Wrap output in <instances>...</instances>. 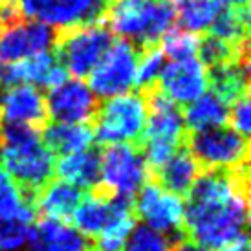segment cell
<instances>
[{
	"label": "cell",
	"mask_w": 251,
	"mask_h": 251,
	"mask_svg": "<svg viewBox=\"0 0 251 251\" xmlns=\"http://www.w3.org/2000/svg\"><path fill=\"white\" fill-rule=\"evenodd\" d=\"M35 215L33 203L24 196L21 187L0 169V220H17L31 226Z\"/></svg>",
	"instance_id": "obj_24"
},
{
	"label": "cell",
	"mask_w": 251,
	"mask_h": 251,
	"mask_svg": "<svg viewBox=\"0 0 251 251\" xmlns=\"http://www.w3.org/2000/svg\"><path fill=\"white\" fill-rule=\"evenodd\" d=\"M181 114H183L185 130L200 132V130H209V128L226 125L229 105L224 103L213 92H205L193 103H189L185 106V112H181Z\"/></svg>",
	"instance_id": "obj_22"
},
{
	"label": "cell",
	"mask_w": 251,
	"mask_h": 251,
	"mask_svg": "<svg viewBox=\"0 0 251 251\" xmlns=\"http://www.w3.org/2000/svg\"><path fill=\"white\" fill-rule=\"evenodd\" d=\"M83 189L63 180H51L35 195L33 207L42 218L68 222L75 213L77 205L83 200Z\"/></svg>",
	"instance_id": "obj_16"
},
{
	"label": "cell",
	"mask_w": 251,
	"mask_h": 251,
	"mask_svg": "<svg viewBox=\"0 0 251 251\" xmlns=\"http://www.w3.org/2000/svg\"><path fill=\"white\" fill-rule=\"evenodd\" d=\"M84 251H88V250H84Z\"/></svg>",
	"instance_id": "obj_37"
},
{
	"label": "cell",
	"mask_w": 251,
	"mask_h": 251,
	"mask_svg": "<svg viewBox=\"0 0 251 251\" xmlns=\"http://www.w3.org/2000/svg\"><path fill=\"white\" fill-rule=\"evenodd\" d=\"M163 66H165V57L161 53L160 44L140 50L138 70H136V83H134L138 92L149 90V88L156 86Z\"/></svg>",
	"instance_id": "obj_28"
},
{
	"label": "cell",
	"mask_w": 251,
	"mask_h": 251,
	"mask_svg": "<svg viewBox=\"0 0 251 251\" xmlns=\"http://www.w3.org/2000/svg\"><path fill=\"white\" fill-rule=\"evenodd\" d=\"M175 22L176 11L171 0H110L105 13L112 35L132 42L138 50L160 44Z\"/></svg>",
	"instance_id": "obj_2"
},
{
	"label": "cell",
	"mask_w": 251,
	"mask_h": 251,
	"mask_svg": "<svg viewBox=\"0 0 251 251\" xmlns=\"http://www.w3.org/2000/svg\"><path fill=\"white\" fill-rule=\"evenodd\" d=\"M220 7H246L248 0H215Z\"/></svg>",
	"instance_id": "obj_32"
},
{
	"label": "cell",
	"mask_w": 251,
	"mask_h": 251,
	"mask_svg": "<svg viewBox=\"0 0 251 251\" xmlns=\"http://www.w3.org/2000/svg\"><path fill=\"white\" fill-rule=\"evenodd\" d=\"M198 44H200V37L196 33L185 31L181 28H171L161 37L160 50L163 57H167L171 61H185L198 55Z\"/></svg>",
	"instance_id": "obj_27"
},
{
	"label": "cell",
	"mask_w": 251,
	"mask_h": 251,
	"mask_svg": "<svg viewBox=\"0 0 251 251\" xmlns=\"http://www.w3.org/2000/svg\"><path fill=\"white\" fill-rule=\"evenodd\" d=\"M180 28L191 33H203L211 28L220 6L215 0H171Z\"/></svg>",
	"instance_id": "obj_25"
},
{
	"label": "cell",
	"mask_w": 251,
	"mask_h": 251,
	"mask_svg": "<svg viewBox=\"0 0 251 251\" xmlns=\"http://www.w3.org/2000/svg\"><path fill=\"white\" fill-rule=\"evenodd\" d=\"M28 244L31 251H84L88 240L79 231L63 220L41 218L29 226Z\"/></svg>",
	"instance_id": "obj_15"
},
{
	"label": "cell",
	"mask_w": 251,
	"mask_h": 251,
	"mask_svg": "<svg viewBox=\"0 0 251 251\" xmlns=\"http://www.w3.org/2000/svg\"><path fill=\"white\" fill-rule=\"evenodd\" d=\"M203 169L195 156L191 154L187 147L183 145L178 149L167 163H163L152 175V180L158 181L161 187L175 193L178 196H187L195 181L200 178Z\"/></svg>",
	"instance_id": "obj_17"
},
{
	"label": "cell",
	"mask_w": 251,
	"mask_h": 251,
	"mask_svg": "<svg viewBox=\"0 0 251 251\" xmlns=\"http://www.w3.org/2000/svg\"><path fill=\"white\" fill-rule=\"evenodd\" d=\"M106 7L108 0H55L42 22L55 29L105 22Z\"/></svg>",
	"instance_id": "obj_18"
},
{
	"label": "cell",
	"mask_w": 251,
	"mask_h": 251,
	"mask_svg": "<svg viewBox=\"0 0 251 251\" xmlns=\"http://www.w3.org/2000/svg\"><path fill=\"white\" fill-rule=\"evenodd\" d=\"M147 125V101L140 92H126L108 98L99 105L92 121L94 140L99 145L134 143L140 145Z\"/></svg>",
	"instance_id": "obj_4"
},
{
	"label": "cell",
	"mask_w": 251,
	"mask_h": 251,
	"mask_svg": "<svg viewBox=\"0 0 251 251\" xmlns=\"http://www.w3.org/2000/svg\"><path fill=\"white\" fill-rule=\"evenodd\" d=\"M46 96L31 84L6 86L0 92V123L26 125L42 130L48 125Z\"/></svg>",
	"instance_id": "obj_13"
},
{
	"label": "cell",
	"mask_w": 251,
	"mask_h": 251,
	"mask_svg": "<svg viewBox=\"0 0 251 251\" xmlns=\"http://www.w3.org/2000/svg\"><path fill=\"white\" fill-rule=\"evenodd\" d=\"M0 2H4V0H0Z\"/></svg>",
	"instance_id": "obj_36"
},
{
	"label": "cell",
	"mask_w": 251,
	"mask_h": 251,
	"mask_svg": "<svg viewBox=\"0 0 251 251\" xmlns=\"http://www.w3.org/2000/svg\"><path fill=\"white\" fill-rule=\"evenodd\" d=\"M108 2H110V0H108Z\"/></svg>",
	"instance_id": "obj_38"
},
{
	"label": "cell",
	"mask_w": 251,
	"mask_h": 251,
	"mask_svg": "<svg viewBox=\"0 0 251 251\" xmlns=\"http://www.w3.org/2000/svg\"><path fill=\"white\" fill-rule=\"evenodd\" d=\"M41 140L51 154L66 156L90 149L94 130L90 123H48L41 130Z\"/></svg>",
	"instance_id": "obj_20"
},
{
	"label": "cell",
	"mask_w": 251,
	"mask_h": 251,
	"mask_svg": "<svg viewBox=\"0 0 251 251\" xmlns=\"http://www.w3.org/2000/svg\"><path fill=\"white\" fill-rule=\"evenodd\" d=\"M248 74H250L248 61H235V63L207 68L211 92L222 99L224 103L233 105L237 99L248 96V88H250Z\"/></svg>",
	"instance_id": "obj_21"
},
{
	"label": "cell",
	"mask_w": 251,
	"mask_h": 251,
	"mask_svg": "<svg viewBox=\"0 0 251 251\" xmlns=\"http://www.w3.org/2000/svg\"><path fill=\"white\" fill-rule=\"evenodd\" d=\"M250 7H220L215 21L207 29L211 35L233 46L248 44Z\"/></svg>",
	"instance_id": "obj_23"
},
{
	"label": "cell",
	"mask_w": 251,
	"mask_h": 251,
	"mask_svg": "<svg viewBox=\"0 0 251 251\" xmlns=\"http://www.w3.org/2000/svg\"><path fill=\"white\" fill-rule=\"evenodd\" d=\"M57 29L41 21L17 19L0 28V64H11L53 48Z\"/></svg>",
	"instance_id": "obj_10"
},
{
	"label": "cell",
	"mask_w": 251,
	"mask_h": 251,
	"mask_svg": "<svg viewBox=\"0 0 251 251\" xmlns=\"http://www.w3.org/2000/svg\"><path fill=\"white\" fill-rule=\"evenodd\" d=\"M99 171H101V156L98 151H79L66 156H61L55 161L53 175L59 180L72 183L83 191H90L99 183Z\"/></svg>",
	"instance_id": "obj_19"
},
{
	"label": "cell",
	"mask_w": 251,
	"mask_h": 251,
	"mask_svg": "<svg viewBox=\"0 0 251 251\" xmlns=\"http://www.w3.org/2000/svg\"><path fill=\"white\" fill-rule=\"evenodd\" d=\"M136 218L173 238L183 237V198L149 180L132 198Z\"/></svg>",
	"instance_id": "obj_9"
},
{
	"label": "cell",
	"mask_w": 251,
	"mask_h": 251,
	"mask_svg": "<svg viewBox=\"0 0 251 251\" xmlns=\"http://www.w3.org/2000/svg\"><path fill=\"white\" fill-rule=\"evenodd\" d=\"M185 238H173L145 224L134 226L121 251H175L176 246Z\"/></svg>",
	"instance_id": "obj_26"
},
{
	"label": "cell",
	"mask_w": 251,
	"mask_h": 251,
	"mask_svg": "<svg viewBox=\"0 0 251 251\" xmlns=\"http://www.w3.org/2000/svg\"><path fill=\"white\" fill-rule=\"evenodd\" d=\"M147 101V125L140 149L151 176L171 160V156L185 143V123L180 106L169 101L156 86L140 92Z\"/></svg>",
	"instance_id": "obj_3"
},
{
	"label": "cell",
	"mask_w": 251,
	"mask_h": 251,
	"mask_svg": "<svg viewBox=\"0 0 251 251\" xmlns=\"http://www.w3.org/2000/svg\"><path fill=\"white\" fill-rule=\"evenodd\" d=\"M114 42V35L105 22L83 24L74 28L57 29L51 51L63 64L68 75L84 79L98 66L101 57Z\"/></svg>",
	"instance_id": "obj_5"
},
{
	"label": "cell",
	"mask_w": 251,
	"mask_h": 251,
	"mask_svg": "<svg viewBox=\"0 0 251 251\" xmlns=\"http://www.w3.org/2000/svg\"><path fill=\"white\" fill-rule=\"evenodd\" d=\"M15 13L24 21H44L55 0H9Z\"/></svg>",
	"instance_id": "obj_31"
},
{
	"label": "cell",
	"mask_w": 251,
	"mask_h": 251,
	"mask_svg": "<svg viewBox=\"0 0 251 251\" xmlns=\"http://www.w3.org/2000/svg\"><path fill=\"white\" fill-rule=\"evenodd\" d=\"M156 88L176 106H187L209 88L207 68L198 61V57L171 61L163 66Z\"/></svg>",
	"instance_id": "obj_12"
},
{
	"label": "cell",
	"mask_w": 251,
	"mask_h": 251,
	"mask_svg": "<svg viewBox=\"0 0 251 251\" xmlns=\"http://www.w3.org/2000/svg\"><path fill=\"white\" fill-rule=\"evenodd\" d=\"M175 251H211V250H203V248H198V246L191 244L189 240H181L180 244L176 246Z\"/></svg>",
	"instance_id": "obj_33"
},
{
	"label": "cell",
	"mask_w": 251,
	"mask_h": 251,
	"mask_svg": "<svg viewBox=\"0 0 251 251\" xmlns=\"http://www.w3.org/2000/svg\"><path fill=\"white\" fill-rule=\"evenodd\" d=\"M227 123L231 125V128H233V130H237L238 134H242L244 138H248V134H250V130H251L250 96H244V98L237 99V101L229 106Z\"/></svg>",
	"instance_id": "obj_30"
},
{
	"label": "cell",
	"mask_w": 251,
	"mask_h": 251,
	"mask_svg": "<svg viewBox=\"0 0 251 251\" xmlns=\"http://www.w3.org/2000/svg\"><path fill=\"white\" fill-rule=\"evenodd\" d=\"M229 251H250V246H248V240H244V242H240V244H237L235 248H231Z\"/></svg>",
	"instance_id": "obj_34"
},
{
	"label": "cell",
	"mask_w": 251,
	"mask_h": 251,
	"mask_svg": "<svg viewBox=\"0 0 251 251\" xmlns=\"http://www.w3.org/2000/svg\"><path fill=\"white\" fill-rule=\"evenodd\" d=\"M203 171H238L248 167V138L231 126H216L200 132H187L185 143Z\"/></svg>",
	"instance_id": "obj_6"
},
{
	"label": "cell",
	"mask_w": 251,
	"mask_h": 251,
	"mask_svg": "<svg viewBox=\"0 0 251 251\" xmlns=\"http://www.w3.org/2000/svg\"><path fill=\"white\" fill-rule=\"evenodd\" d=\"M101 101L81 79L68 77L51 88L46 96L48 118L61 123H90L99 110Z\"/></svg>",
	"instance_id": "obj_11"
},
{
	"label": "cell",
	"mask_w": 251,
	"mask_h": 251,
	"mask_svg": "<svg viewBox=\"0 0 251 251\" xmlns=\"http://www.w3.org/2000/svg\"><path fill=\"white\" fill-rule=\"evenodd\" d=\"M28 224L9 220L0 224V251H17L28 244Z\"/></svg>",
	"instance_id": "obj_29"
},
{
	"label": "cell",
	"mask_w": 251,
	"mask_h": 251,
	"mask_svg": "<svg viewBox=\"0 0 251 251\" xmlns=\"http://www.w3.org/2000/svg\"><path fill=\"white\" fill-rule=\"evenodd\" d=\"M99 156H101L99 185L112 196L132 200L147 181L152 180L140 145L134 143L108 145Z\"/></svg>",
	"instance_id": "obj_7"
},
{
	"label": "cell",
	"mask_w": 251,
	"mask_h": 251,
	"mask_svg": "<svg viewBox=\"0 0 251 251\" xmlns=\"http://www.w3.org/2000/svg\"><path fill=\"white\" fill-rule=\"evenodd\" d=\"M68 77H70L68 72L57 61L55 53L51 50L21 59L17 63L2 64V70H0V83H4V86L31 84V86H42L51 90L64 83Z\"/></svg>",
	"instance_id": "obj_14"
},
{
	"label": "cell",
	"mask_w": 251,
	"mask_h": 251,
	"mask_svg": "<svg viewBox=\"0 0 251 251\" xmlns=\"http://www.w3.org/2000/svg\"><path fill=\"white\" fill-rule=\"evenodd\" d=\"M248 167L203 171L183 202V237L211 251H229L248 240Z\"/></svg>",
	"instance_id": "obj_1"
},
{
	"label": "cell",
	"mask_w": 251,
	"mask_h": 251,
	"mask_svg": "<svg viewBox=\"0 0 251 251\" xmlns=\"http://www.w3.org/2000/svg\"><path fill=\"white\" fill-rule=\"evenodd\" d=\"M140 50L132 42L119 39L112 42L98 66L90 72L88 88L99 99H108L119 94H126L136 83Z\"/></svg>",
	"instance_id": "obj_8"
},
{
	"label": "cell",
	"mask_w": 251,
	"mask_h": 251,
	"mask_svg": "<svg viewBox=\"0 0 251 251\" xmlns=\"http://www.w3.org/2000/svg\"><path fill=\"white\" fill-rule=\"evenodd\" d=\"M4 4H6V0L4 2H0V28L4 26V22H6V17H4Z\"/></svg>",
	"instance_id": "obj_35"
}]
</instances>
